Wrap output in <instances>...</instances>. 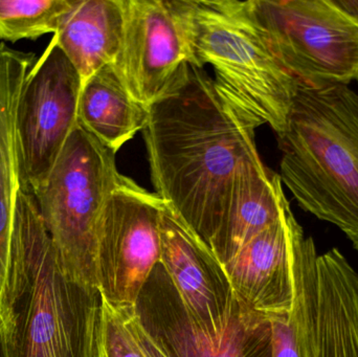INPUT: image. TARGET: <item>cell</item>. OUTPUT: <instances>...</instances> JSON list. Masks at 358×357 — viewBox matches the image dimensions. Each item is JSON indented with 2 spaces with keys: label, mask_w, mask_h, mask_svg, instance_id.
<instances>
[{
  "label": "cell",
  "mask_w": 358,
  "mask_h": 357,
  "mask_svg": "<svg viewBox=\"0 0 358 357\" xmlns=\"http://www.w3.org/2000/svg\"><path fill=\"white\" fill-rule=\"evenodd\" d=\"M256 129L192 64L148 107L143 136L155 194L208 247L238 174L261 159Z\"/></svg>",
  "instance_id": "6da1fadb"
},
{
  "label": "cell",
  "mask_w": 358,
  "mask_h": 357,
  "mask_svg": "<svg viewBox=\"0 0 358 357\" xmlns=\"http://www.w3.org/2000/svg\"><path fill=\"white\" fill-rule=\"evenodd\" d=\"M282 184L298 205L338 226L358 253V94L299 85L279 136Z\"/></svg>",
  "instance_id": "7a4b0ae2"
},
{
  "label": "cell",
  "mask_w": 358,
  "mask_h": 357,
  "mask_svg": "<svg viewBox=\"0 0 358 357\" xmlns=\"http://www.w3.org/2000/svg\"><path fill=\"white\" fill-rule=\"evenodd\" d=\"M189 31L194 66L210 65L221 96L281 136L299 83L271 50L252 0H189Z\"/></svg>",
  "instance_id": "3957f363"
},
{
  "label": "cell",
  "mask_w": 358,
  "mask_h": 357,
  "mask_svg": "<svg viewBox=\"0 0 358 357\" xmlns=\"http://www.w3.org/2000/svg\"><path fill=\"white\" fill-rule=\"evenodd\" d=\"M120 175L115 153L78 125L48 180L34 191L44 228L73 279L96 287V234Z\"/></svg>",
  "instance_id": "277c9868"
},
{
  "label": "cell",
  "mask_w": 358,
  "mask_h": 357,
  "mask_svg": "<svg viewBox=\"0 0 358 357\" xmlns=\"http://www.w3.org/2000/svg\"><path fill=\"white\" fill-rule=\"evenodd\" d=\"M103 299L63 268L50 236L27 291L0 325V357H99Z\"/></svg>",
  "instance_id": "5b68a950"
},
{
  "label": "cell",
  "mask_w": 358,
  "mask_h": 357,
  "mask_svg": "<svg viewBox=\"0 0 358 357\" xmlns=\"http://www.w3.org/2000/svg\"><path fill=\"white\" fill-rule=\"evenodd\" d=\"M35 54L0 44V325L31 283L48 234L23 188L17 142L19 96Z\"/></svg>",
  "instance_id": "8992f818"
},
{
  "label": "cell",
  "mask_w": 358,
  "mask_h": 357,
  "mask_svg": "<svg viewBox=\"0 0 358 357\" xmlns=\"http://www.w3.org/2000/svg\"><path fill=\"white\" fill-rule=\"evenodd\" d=\"M271 50L309 88L358 82V18L343 0H252Z\"/></svg>",
  "instance_id": "52a82bcc"
},
{
  "label": "cell",
  "mask_w": 358,
  "mask_h": 357,
  "mask_svg": "<svg viewBox=\"0 0 358 357\" xmlns=\"http://www.w3.org/2000/svg\"><path fill=\"white\" fill-rule=\"evenodd\" d=\"M164 203L121 174L105 205L96 234V285L103 301L121 314L134 312L161 263Z\"/></svg>",
  "instance_id": "ba28073f"
},
{
  "label": "cell",
  "mask_w": 358,
  "mask_h": 357,
  "mask_svg": "<svg viewBox=\"0 0 358 357\" xmlns=\"http://www.w3.org/2000/svg\"><path fill=\"white\" fill-rule=\"evenodd\" d=\"M79 73L52 38L27 73L16 113L23 186L31 192L48 180L78 122Z\"/></svg>",
  "instance_id": "9c48e42d"
},
{
  "label": "cell",
  "mask_w": 358,
  "mask_h": 357,
  "mask_svg": "<svg viewBox=\"0 0 358 357\" xmlns=\"http://www.w3.org/2000/svg\"><path fill=\"white\" fill-rule=\"evenodd\" d=\"M123 40L115 68L128 92L150 106L187 65L195 64L189 0H122Z\"/></svg>",
  "instance_id": "30bf717a"
},
{
  "label": "cell",
  "mask_w": 358,
  "mask_h": 357,
  "mask_svg": "<svg viewBox=\"0 0 358 357\" xmlns=\"http://www.w3.org/2000/svg\"><path fill=\"white\" fill-rule=\"evenodd\" d=\"M134 314L169 357H273L271 321L240 305L224 337L212 339L202 333L162 263L141 291Z\"/></svg>",
  "instance_id": "8fae6325"
},
{
  "label": "cell",
  "mask_w": 358,
  "mask_h": 357,
  "mask_svg": "<svg viewBox=\"0 0 358 357\" xmlns=\"http://www.w3.org/2000/svg\"><path fill=\"white\" fill-rule=\"evenodd\" d=\"M161 243L162 265L194 324L212 339L224 337L239 308L224 266L166 203Z\"/></svg>",
  "instance_id": "7c38bea8"
},
{
  "label": "cell",
  "mask_w": 358,
  "mask_h": 357,
  "mask_svg": "<svg viewBox=\"0 0 358 357\" xmlns=\"http://www.w3.org/2000/svg\"><path fill=\"white\" fill-rule=\"evenodd\" d=\"M304 231L290 205L224 265L242 309L263 318L286 316L294 302V261Z\"/></svg>",
  "instance_id": "4fadbf2b"
},
{
  "label": "cell",
  "mask_w": 358,
  "mask_h": 357,
  "mask_svg": "<svg viewBox=\"0 0 358 357\" xmlns=\"http://www.w3.org/2000/svg\"><path fill=\"white\" fill-rule=\"evenodd\" d=\"M289 205L279 174L262 159L242 168L210 249L223 266L250 240L275 224Z\"/></svg>",
  "instance_id": "5bb4252c"
},
{
  "label": "cell",
  "mask_w": 358,
  "mask_h": 357,
  "mask_svg": "<svg viewBox=\"0 0 358 357\" xmlns=\"http://www.w3.org/2000/svg\"><path fill=\"white\" fill-rule=\"evenodd\" d=\"M123 29L122 0H73L52 38L83 84L99 69L117 62Z\"/></svg>",
  "instance_id": "9a60e30c"
},
{
  "label": "cell",
  "mask_w": 358,
  "mask_h": 357,
  "mask_svg": "<svg viewBox=\"0 0 358 357\" xmlns=\"http://www.w3.org/2000/svg\"><path fill=\"white\" fill-rule=\"evenodd\" d=\"M147 119L148 107L128 92L115 64L102 67L82 84L79 125L113 152L144 129Z\"/></svg>",
  "instance_id": "2e32d148"
},
{
  "label": "cell",
  "mask_w": 358,
  "mask_h": 357,
  "mask_svg": "<svg viewBox=\"0 0 358 357\" xmlns=\"http://www.w3.org/2000/svg\"><path fill=\"white\" fill-rule=\"evenodd\" d=\"M317 257L315 241L311 237H304L294 255L292 309L286 316L269 319L273 330V357H317Z\"/></svg>",
  "instance_id": "e0dca14e"
},
{
  "label": "cell",
  "mask_w": 358,
  "mask_h": 357,
  "mask_svg": "<svg viewBox=\"0 0 358 357\" xmlns=\"http://www.w3.org/2000/svg\"><path fill=\"white\" fill-rule=\"evenodd\" d=\"M317 357H358V272L334 263L317 270Z\"/></svg>",
  "instance_id": "ac0fdd59"
},
{
  "label": "cell",
  "mask_w": 358,
  "mask_h": 357,
  "mask_svg": "<svg viewBox=\"0 0 358 357\" xmlns=\"http://www.w3.org/2000/svg\"><path fill=\"white\" fill-rule=\"evenodd\" d=\"M73 0H0V38L36 40L56 33Z\"/></svg>",
  "instance_id": "d6986e66"
},
{
  "label": "cell",
  "mask_w": 358,
  "mask_h": 357,
  "mask_svg": "<svg viewBox=\"0 0 358 357\" xmlns=\"http://www.w3.org/2000/svg\"><path fill=\"white\" fill-rule=\"evenodd\" d=\"M99 357H147L126 319L103 301Z\"/></svg>",
  "instance_id": "ffe728a7"
},
{
  "label": "cell",
  "mask_w": 358,
  "mask_h": 357,
  "mask_svg": "<svg viewBox=\"0 0 358 357\" xmlns=\"http://www.w3.org/2000/svg\"><path fill=\"white\" fill-rule=\"evenodd\" d=\"M121 314V312H120ZM124 318L127 321L129 324L130 328H131L132 333H134V337H136V341L140 344L142 347L143 351L145 352L147 357H169L166 354V352L157 345V342L148 335L144 327L141 325L136 319V314H134V310L129 314H121Z\"/></svg>",
  "instance_id": "44dd1931"
}]
</instances>
